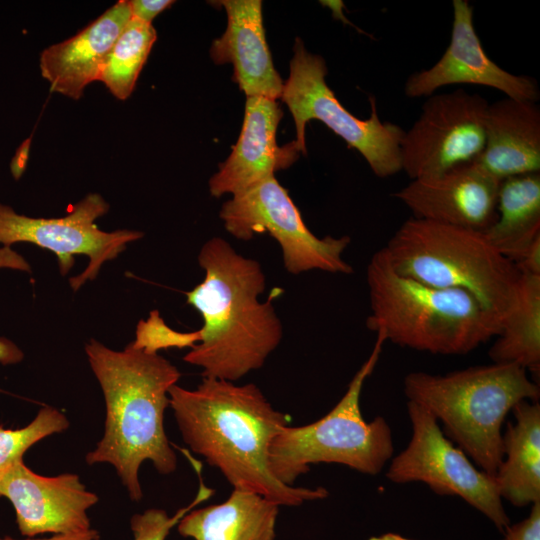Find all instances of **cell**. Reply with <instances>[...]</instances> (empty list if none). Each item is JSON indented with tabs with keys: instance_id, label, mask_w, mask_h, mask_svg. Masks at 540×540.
<instances>
[{
	"instance_id": "1",
	"label": "cell",
	"mask_w": 540,
	"mask_h": 540,
	"mask_svg": "<svg viewBox=\"0 0 540 540\" xmlns=\"http://www.w3.org/2000/svg\"><path fill=\"white\" fill-rule=\"evenodd\" d=\"M168 395L183 441L234 489L258 493L279 506L329 495L323 487L285 485L271 474L269 446L290 417L276 410L254 383L203 377L196 389L175 384Z\"/></svg>"
},
{
	"instance_id": "2",
	"label": "cell",
	"mask_w": 540,
	"mask_h": 540,
	"mask_svg": "<svg viewBox=\"0 0 540 540\" xmlns=\"http://www.w3.org/2000/svg\"><path fill=\"white\" fill-rule=\"evenodd\" d=\"M198 263L204 279L185 295L203 319L201 340L183 360L202 368L203 377L235 382L263 367L282 340L273 305L279 290L261 302L266 277L260 263L221 237L203 244Z\"/></svg>"
},
{
	"instance_id": "3",
	"label": "cell",
	"mask_w": 540,
	"mask_h": 540,
	"mask_svg": "<svg viewBox=\"0 0 540 540\" xmlns=\"http://www.w3.org/2000/svg\"><path fill=\"white\" fill-rule=\"evenodd\" d=\"M85 352L106 404L103 438L86 455V462L111 464L130 498L139 501L143 492L138 472L145 460L164 475L177 467L164 429V413L168 391L181 374L158 353H147L132 343L115 351L91 339Z\"/></svg>"
},
{
	"instance_id": "4",
	"label": "cell",
	"mask_w": 540,
	"mask_h": 540,
	"mask_svg": "<svg viewBox=\"0 0 540 540\" xmlns=\"http://www.w3.org/2000/svg\"><path fill=\"white\" fill-rule=\"evenodd\" d=\"M366 280L368 329L402 347L460 355L496 337L501 322L470 293L433 287L398 274L384 249L371 257Z\"/></svg>"
},
{
	"instance_id": "5",
	"label": "cell",
	"mask_w": 540,
	"mask_h": 540,
	"mask_svg": "<svg viewBox=\"0 0 540 540\" xmlns=\"http://www.w3.org/2000/svg\"><path fill=\"white\" fill-rule=\"evenodd\" d=\"M404 393L443 424L444 435L476 466L495 476L507 414L521 401H538L540 388L524 368L493 363L444 375L409 373Z\"/></svg>"
},
{
	"instance_id": "6",
	"label": "cell",
	"mask_w": 540,
	"mask_h": 540,
	"mask_svg": "<svg viewBox=\"0 0 540 540\" xmlns=\"http://www.w3.org/2000/svg\"><path fill=\"white\" fill-rule=\"evenodd\" d=\"M383 249L398 274L466 291L501 325L515 304L520 273L483 232L412 217Z\"/></svg>"
},
{
	"instance_id": "7",
	"label": "cell",
	"mask_w": 540,
	"mask_h": 540,
	"mask_svg": "<svg viewBox=\"0 0 540 540\" xmlns=\"http://www.w3.org/2000/svg\"><path fill=\"white\" fill-rule=\"evenodd\" d=\"M385 342L376 334L369 357L330 412L308 425H287L272 439L268 466L278 481L292 486L317 463L342 464L376 475L391 460L394 445L390 426L382 416L366 421L360 408L364 382L374 371Z\"/></svg>"
},
{
	"instance_id": "8",
	"label": "cell",
	"mask_w": 540,
	"mask_h": 540,
	"mask_svg": "<svg viewBox=\"0 0 540 540\" xmlns=\"http://www.w3.org/2000/svg\"><path fill=\"white\" fill-rule=\"evenodd\" d=\"M293 51L290 75L284 82L280 99L286 103L294 119L295 143L300 153H307L306 124L310 120H319L341 137L349 148L357 150L376 176L386 178L402 171L400 144L405 130L397 124L381 121L376 100L372 97L369 118L360 119L351 114L326 83L325 60L309 52L298 37Z\"/></svg>"
},
{
	"instance_id": "9",
	"label": "cell",
	"mask_w": 540,
	"mask_h": 540,
	"mask_svg": "<svg viewBox=\"0 0 540 540\" xmlns=\"http://www.w3.org/2000/svg\"><path fill=\"white\" fill-rule=\"evenodd\" d=\"M219 216L226 231L239 240L269 233L280 245L291 274L311 270L351 274L342 257L349 236L317 237L306 226L288 191L271 175L223 203Z\"/></svg>"
},
{
	"instance_id": "10",
	"label": "cell",
	"mask_w": 540,
	"mask_h": 540,
	"mask_svg": "<svg viewBox=\"0 0 540 540\" xmlns=\"http://www.w3.org/2000/svg\"><path fill=\"white\" fill-rule=\"evenodd\" d=\"M412 436L391 458L386 477L398 484L423 482L438 495L458 496L502 532L510 525L494 476L476 467L423 407L407 402Z\"/></svg>"
},
{
	"instance_id": "11",
	"label": "cell",
	"mask_w": 540,
	"mask_h": 540,
	"mask_svg": "<svg viewBox=\"0 0 540 540\" xmlns=\"http://www.w3.org/2000/svg\"><path fill=\"white\" fill-rule=\"evenodd\" d=\"M108 210V203L97 193L85 196L61 218L29 217L0 202V245L10 247L28 242L45 248L57 256L62 275L73 266L74 255H86L89 259L86 269L70 279L76 291L87 280L95 279L101 266L116 258L127 243L143 236L136 230L105 232L99 229L95 220Z\"/></svg>"
},
{
	"instance_id": "12",
	"label": "cell",
	"mask_w": 540,
	"mask_h": 540,
	"mask_svg": "<svg viewBox=\"0 0 540 540\" xmlns=\"http://www.w3.org/2000/svg\"><path fill=\"white\" fill-rule=\"evenodd\" d=\"M488 101L464 89L433 94L400 144L402 171L413 179L478 159L486 140Z\"/></svg>"
},
{
	"instance_id": "13",
	"label": "cell",
	"mask_w": 540,
	"mask_h": 540,
	"mask_svg": "<svg viewBox=\"0 0 540 540\" xmlns=\"http://www.w3.org/2000/svg\"><path fill=\"white\" fill-rule=\"evenodd\" d=\"M451 39L442 57L430 68L410 75L405 95L431 96L453 84L491 87L506 97L536 102L540 92L535 79L512 74L497 65L485 52L474 26V9L467 0H453Z\"/></svg>"
},
{
	"instance_id": "14",
	"label": "cell",
	"mask_w": 540,
	"mask_h": 540,
	"mask_svg": "<svg viewBox=\"0 0 540 540\" xmlns=\"http://www.w3.org/2000/svg\"><path fill=\"white\" fill-rule=\"evenodd\" d=\"M0 497L14 506L22 535L70 534L91 528L87 511L98 502L77 474L42 476L19 460L0 475Z\"/></svg>"
},
{
	"instance_id": "15",
	"label": "cell",
	"mask_w": 540,
	"mask_h": 540,
	"mask_svg": "<svg viewBox=\"0 0 540 540\" xmlns=\"http://www.w3.org/2000/svg\"><path fill=\"white\" fill-rule=\"evenodd\" d=\"M501 180L477 160L413 179L394 194L414 218L484 232L497 219Z\"/></svg>"
},
{
	"instance_id": "16",
	"label": "cell",
	"mask_w": 540,
	"mask_h": 540,
	"mask_svg": "<svg viewBox=\"0 0 540 540\" xmlns=\"http://www.w3.org/2000/svg\"><path fill=\"white\" fill-rule=\"evenodd\" d=\"M282 116L276 100L246 97L238 140L209 180L212 196L236 195L298 159L300 151L295 141L283 146L277 144L276 133Z\"/></svg>"
},
{
	"instance_id": "17",
	"label": "cell",
	"mask_w": 540,
	"mask_h": 540,
	"mask_svg": "<svg viewBox=\"0 0 540 540\" xmlns=\"http://www.w3.org/2000/svg\"><path fill=\"white\" fill-rule=\"evenodd\" d=\"M227 14L225 32L216 38L210 56L216 64L230 63L233 80L246 97L281 98L284 82L276 71L266 41L260 0L213 2Z\"/></svg>"
},
{
	"instance_id": "18",
	"label": "cell",
	"mask_w": 540,
	"mask_h": 540,
	"mask_svg": "<svg viewBox=\"0 0 540 540\" xmlns=\"http://www.w3.org/2000/svg\"><path fill=\"white\" fill-rule=\"evenodd\" d=\"M130 18L129 1L120 0L73 37L43 50L39 66L51 90L78 100L85 87L98 80L107 54Z\"/></svg>"
},
{
	"instance_id": "19",
	"label": "cell",
	"mask_w": 540,
	"mask_h": 540,
	"mask_svg": "<svg viewBox=\"0 0 540 540\" xmlns=\"http://www.w3.org/2000/svg\"><path fill=\"white\" fill-rule=\"evenodd\" d=\"M485 146L477 161L499 180L540 172V108L505 97L489 104Z\"/></svg>"
},
{
	"instance_id": "20",
	"label": "cell",
	"mask_w": 540,
	"mask_h": 540,
	"mask_svg": "<svg viewBox=\"0 0 540 540\" xmlns=\"http://www.w3.org/2000/svg\"><path fill=\"white\" fill-rule=\"evenodd\" d=\"M279 505L255 492L233 489L216 505L190 510L178 532L194 540H274Z\"/></svg>"
},
{
	"instance_id": "21",
	"label": "cell",
	"mask_w": 540,
	"mask_h": 540,
	"mask_svg": "<svg viewBox=\"0 0 540 540\" xmlns=\"http://www.w3.org/2000/svg\"><path fill=\"white\" fill-rule=\"evenodd\" d=\"M502 436V461L495 481L503 499L523 507L540 501V404L524 400Z\"/></svg>"
},
{
	"instance_id": "22",
	"label": "cell",
	"mask_w": 540,
	"mask_h": 540,
	"mask_svg": "<svg viewBox=\"0 0 540 540\" xmlns=\"http://www.w3.org/2000/svg\"><path fill=\"white\" fill-rule=\"evenodd\" d=\"M489 243L514 264L540 237V172L501 181L497 219L483 232Z\"/></svg>"
},
{
	"instance_id": "23",
	"label": "cell",
	"mask_w": 540,
	"mask_h": 540,
	"mask_svg": "<svg viewBox=\"0 0 540 540\" xmlns=\"http://www.w3.org/2000/svg\"><path fill=\"white\" fill-rule=\"evenodd\" d=\"M488 355L493 363L515 364L540 373V275L520 274L516 301Z\"/></svg>"
},
{
	"instance_id": "24",
	"label": "cell",
	"mask_w": 540,
	"mask_h": 540,
	"mask_svg": "<svg viewBox=\"0 0 540 540\" xmlns=\"http://www.w3.org/2000/svg\"><path fill=\"white\" fill-rule=\"evenodd\" d=\"M156 39L157 33L151 23L131 16L107 54L98 76L114 97L126 100L131 95Z\"/></svg>"
},
{
	"instance_id": "25",
	"label": "cell",
	"mask_w": 540,
	"mask_h": 540,
	"mask_svg": "<svg viewBox=\"0 0 540 540\" xmlns=\"http://www.w3.org/2000/svg\"><path fill=\"white\" fill-rule=\"evenodd\" d=\"M69 427L64 413L50 406L39 410L27 426L6 429L0 426V475L19 460L35 443L52 434L61 433Z\"/></svg>"
},
{
	"instance_id": "26",
	"label": "cell",
	"mask_w": 540,
	"mask_h": 540,
	"mask_svg": "<svg viewBox=\"0 0 540 540\" xmlns=\"http://www.w3.org/2000/svg\"><path fill=\"white\" fill-rule=\"evenodd\" d=\"M195 469L199 473L200 482L195 499L188 506L178 510L172 517L162 509H148L143 513L133 515L130 520V526L134 540H165L170 530L178 524L186 513L211 497L214 490L204 485L200 475L201 465L196 463Z\"/></svg>"
},
{
	"instance_id": "27",
	"label": "cell",
	"mask_w": 540,
	"mask_h": 540,
	"mask_svg": "<svg viewBox=\"0 0 540 540\" xmlns=\"http://www.w3.org/2000/svg\"><path fill=\"white\" fill-rule=\"evenodd\" d=\"M201 340L199 330L182 333L168 327L157 310L150 312L146 321H140L136 330V339L132 345L147 353H158L171 347H194Z\"/></svg>"
},
{
	"instance_id": "28",
	"label": "cell",
	"mask_w": 540,
	"mask_h": 540,
	"mask_svg": "<svg viewBox=\"0 0 540 540\" xmlns=\"http://www.w3.org/2000/svg\"><path fill=\"white\" fill-rule=\"evenodd\" d=\"M11 268L22 271H30L29 264L17 254L11 247H0V269ZM24 357L21 349L11 340L0 337V363L2 365L16 364Z\"/></svg>"
},
{
	"instance_id": "29",
	"label": "cell",
	"mask_w": 540,
	"mask_h": 540,
	"mask_svg": "<svg viewBox=\"0 0 540 540\" xmlns=\"http://www.w3.org/2000/svg\"><path fill=\"white\" fill-rule=\"evenodd\" d=\"M503 533V540H540V501L532 504L527 518L509 525Z\"/></svg>"
},
{
	"instance_id": "30",
	"label": "cell",
	"mask_w": 540,
	"mask_h": 540,
	"mask_svg": "<svg viewBox=\"0 0 540 540\" xmlns=\"http://www.w3.org/2000/svg\"><path fill=\"white\" fill-rule=\"evenodd\" d=\"M173 3L174 1L171 0H131L129 6L132 17L151 23L158 14Z\"/></svg>"
},
{
	"instance_id": "31",
	"label": "cell",
	"mask_w": 540,
	"mask_h": 540,
	"mask_svg": "<svg viewBox=\"0 0 540 540\" xmlns=\"http://www.w3.org/2000/svg\"><path fill=\"white\" fill-rule=\"evenodd\" d=\"M515 266L520 274L540 275V237L530 245Z\"/></svg>"
},
{
	"instance_id": "32",
	"label": "cell",
	"mask_w": 540,
	"mask_h": 540,
	"mask_svg": "<svg viewBox=\"0 0 540 540\" xmlns=\"http://www.w3.org/2000/svg\"><path fill=\"white\" fill-rule=\"evenodd\" d=\"M0 540H15L10 537L0 538ZM25 540H102L97 530L90 528L83 532L70 534H54L52 537L44 539H25Z\"/></svg>"
},
{
	"instance_id": "33",
	"label": "cell",
	"mask_w": 540,
	"mask_h": 540,
	"mask_svg": "<svg viewBox=\"0 0 540 540\" xmlns=\"http://www.w3.org/2000/svg\"><path fill=\"white\" fill-rule=\"evenodd\" d=\"M28 149H29V140H26L18 148L17 152L15 153V156L13 157L11 161V165H10L11 173L16 179H18L23 173V170L25 168V164L27 161Z\"/></svg>"
},
{
	"instance_id": "34",
	"label": "cell",
	"mask_w": 540,
	"mask_h": 540,
	"mask_svg": "<svg viewBox=\"0 0 540 540\" xmlns=\"http://www.w3.org/2000/svg\"><path fill=\"white\" fill-rule=\"evenodd\" d=\"M368 540H411L395 533H385L380 536L371 537Z\"/></svg>"
}]
</instances>
